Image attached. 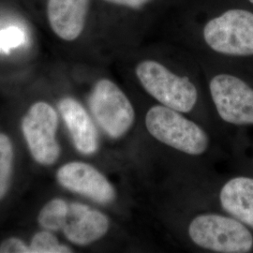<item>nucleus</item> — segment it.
I'll list each match as a JSON object with an SVG mask.
<instances>
[{"instance_id": "f257e3e1", "label": "nucleus", "mask_w": 253, "mask_h": 253, "mask_svg": "<svg viewBox=\"0 0 253 253\" xmlns=\"http://www.w3.org/2000/svg\"><path fill=\"white\" fill-rule=\"evenodd\" d=\"M145 124L155 140L186 155H203L210 145L208 133L202 126L183 113L161 104L147 111Z\"/></svg>"}, {"instance_id": "f03ea898", "label": "nucleus", "mask_w": 253, "mask_h": 253, "mask_svg": "<svg viewBox=\"0 0 253 253\" xmlns=\"http://www.w3.org/2000/svg\"><path fill=\"white\" fill-rule=\"evenodd\" d=\"M134 71L141 86L161 105L188 114L197 104L195 84L187 76L173 73L160 61L142 60Z\"/></svg>"}, {"instance_id": "7ed1b4c3", "label": "nucleus", "mask_w": 253, "mask_h": 253, "mask_svg": "<svg viewBox=\"0 0 253 253\" xmlns=\"http://www.w3.org/2000/svg\"><path fill=\"white\" fill-rule=\"evenodd\" d=\"M188 233L194 244L214 253H250L253 248L252 233L235 217L200 214L190 221Z\"/></svg>"}, {"instance_id": "20e7f679", "label": "nucleus", "mask_w": 253, "mask_h": 253, "mask_svg": "<svg viewBox=\"0 0 253 253\" xmlns=\"http://www.w3.org/2000/svg\"><path fill=\"white\" fill-rule=\"evenodd\" d=\"M202 34L206 44L217 54L253 55V12L243 9H227L207 21Z\"/></svg>"}, {"instance_id": "39448f33", "label": "nucleus", "mask_w": 253, "mask_h": 253, "mask_svg": "<svg viewBox=\"0 0 253 253\" xmlns=\"http://www.w3.org/2000/svg\"><path fill=\"white\" fill-rule=\"evenodd\" d=\"M89 105L97 123L112 139L126 135L135 122L131 101L115 82L106 78L95 84Z\"/></svg>"}, {"instance_id": "423d86ee", "label": "nucleus", "mask_w": 253, "mask_h": 253, "mask_svg": "<svg viewBox=\"0 0 253 253\" xmlns=\"http://www.w3.org/2000/svg\"><path fill=\"white\" fill-rule=\"evenodd\" d=\"M210 96L217 115L236 126L253 125V88L239 77L219 73L209 82Z\"/></svg>"}, {"instance_id": "0eeeda50", "label": "nucleus", "mask_w": 253, "mask_h": 253, "mask_svg": "<svg viewBox=\"0 0 253 253\" xmlns=\"http://www.w3.org/2000/svg\"><path fill=\"white\" fill-rule=\"evenodd\" d=\"M58 117L54 109L43 101L33 104L22 122V130L30 153L37 163L51 165L60 155L55 133Z\"/></svg>"}, {"instance_id": "6e6552de", "label": "nucleus", "mask_w": 253, "mask_h": 253, "mask_svg": "<svg viewBox=\"0 0 253 253\" xmlns=\"http://www.w3.org/2000/svg\"><path fill=\"white\" fill-rule=\"evenodd\" d=\"M56 178L65 189L101 205L111 204L117 197L113 184L102 172L88 163H67L57 171Z\"/></svg>"}, {"instance_id": "1a4fd4ad", "label": "nucleus", "mask_w": 253, "mask_h": 253, "mask_svg": "<svg viewBox=\"0 0 253 253\" xmlns=\"http://www.w3.org/2000/svg\"><path fill=\"white\" fill-rule=\"evenodd\" d=\"M109 217L99 210L80 203H69L62 231L66 238L78 246L94 243L107 234Z\"/></svg>"}, {"instance_id": "9d476101", "label": "nucleus", "mask_w": 253, "mask_h": 253, "mask_svg": "<svg viewBox=\"0 0 253 253\" xmlns=\"http://www.w3.org/2000/svg\"><path fill=\"white\" fill-rule=\"evenodd\" d=\"M89 9L90 0H47L49 27L60 40L74 42L85 28Z\"/></svg>"}, {"instance_id": "9b49d317", "label": "nucleus", "mask_w": 253, "mask_h": 253, "mask_svg": "<svg viewBox=\"0 0 253 253\" xmlns=\"http://www.w3.org/2000/svg\"><path fill=\"white\" fill-rule=\"evenodd\" d=\"M58 109L75 148L83 155L96 153L99 149V135L86 110L73 98L60 100Z\"/></svg>"}, {"instance_id": "f8f14e48", "label": "nucleus", "mask_w": 253, "mask_h": 253, "mask_svg": "<svg viewBox=\"0 0 253 253\" xmlns=\"http://www.w3.org/2000/svg\"><path fill=\"white\" fill-rule=\"evenodd\" d=\"M221 208L253 229V178L238 176L227 181L219 191Z\"/></svg>"}, {"instance_id": "ddd939ff", "label": "nucleus", "mask_w": 253, "mask_h": 253, "mask_svg": "<svg viewBox=\"0 0 253 253\" xmlns=\"http://www.w3.org/2000/svg\"><path fill=\"white\" fill-rule=\"evenodd\" d=\"M69 208V203L60 198H54L48 202L41 210L38 221L47 231L61 230L65 222Z\"/></svg>"}, {"instance_id": "4468645a", "label": "nucleus", "mask_w": 253, "mask_h": 253, "mask_svg": "<svg viewBox=\"0 0 253 253\" xmlns=\"http://www.w3.org/2000/svg\"><path fill=\"white\" fill-rule=\"evenodd\" d=\"M13 164V146L9 137L0 134V200L9 189Z\"/></svg>"}, {"instance_id": "2eb2a0df", "label": "nucleus", "mask_w": 253, "mask_h": 253, "mask_svg": "<svg viewBox=\"0 0 253 253\" xmlns=\"http://www.w3.org/2000/svg\"><path fill=\"white\" fill-rule=\"evenodd\" d=\"M30 253H71L73 250L60 244L57 238L50 231L40 232L34 235L30 244Z\"/></svg>"}, {"instance_id": "dca6fc26", "label": "nucleus", "mask_w": 253, "mask_h": 253, "mask_svg": "<svg viewBox=\"0 0 253 253\" xmlns=\"http://www.w3.org/2000/svg\"><path fill=\"white\" fill-rule=\"evenodd\" d=\"M0 253H30V249L21 239L11 237L1 243Z\"/></svg>"}, {"instance_id": "f3484780", "label": "nucleus", "mask_w": 253, "mask_h": 253, "mask_svg": "<svg viewBox=\"0 0 253 253\" xmlns=\"http://www.w3.org/2000/svg\"><path fill=\"white\" fill-rule=\"evenodd\" d=\"M102 1L117 7L138 10L150 5L155 0H102Z\"/></svg>"}, {"instance_id": "a211bd4d", "label": "nucleus", "mask_w": 253, "mask_h": 253, "mask_svg": "<svg viewBox=\"0 0 253 253\" xmlns=\"http://www.w3.org/2000/svg\"><path fill=\"white\" fill-rule=\"evenodd\" d=\"M248 1H250L252 4H253V0H248Z\"/></svg>"}]
</instances>
